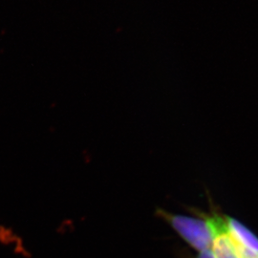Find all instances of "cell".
I'll use <instances>...</instances> for the list:
<instances>
[{
    "mask_svg": "<svg viewBox=\"0 0 258 258\" xmlns=\"http://www.w3.org/2000/svg\"><path fill=\"white\" fill-rule=\"evenodd\" d=\"M158 214L164 218L190 247L197 249L199 252L212 248L213 234L208 217L204 219L189 217L168 213L165 211H159Z\"/></svg>",
    "mask_w": 258,
    "mask_h": 258,
    "instance_id": "cell-1",
    "label": "cell"
},
{
    "mask_svg": "<svg viewBox=\"0 0 258 258\" xmlns=\"http://www.w3.org/2000/svg\"><path fill=\"white\" fill-rule=\"evenodd\" d=\"M208 219L213 234L211 250L214 258H240L237 248L229 234L226 217L214 214Z\"/></svg>",
    "mask_w": 258,
    "mask_h": 258,
    "instance_id": "cell-2",
    "label": "cell"
},
{
    "mask_svg": "<svg viewBox=\"0 0 258 258\" xmlns=\"http://www.w3.org/2000/svg\"><path fill=\"white\" fill-rule=\"evenodd\" d=\"M226 222L229 234L233 243L237 247L258 254L257 236L246 226L233 218L226 217Z\"/></svg>",
    "mask_w": 258,
    "mask_h": 258,
    "instance_id": "cell-3",
    "label": "cell"
},
{
    "mask_svg": "<svg viewBox=\"0 0 258 258\" xmlns=\"http://www.w3.org/2000/svg\"><path fill=\"white\" fill-rule=\"evenodd\" d=\"M236 248H237V250L239 252L240 258H258V254H255V253L249 251L247 249H242V248L237 247V246H236Z\"/></svg>",
    "mask_w": 258,
    "mask_h": 258,
    "instance_id": "cell-4",
    "label": "cell"
},
{
    "mask_svg": "<svg viewBox=\"0 0 258 258\" xmlns=\"http://www.w3.org/2000/svg\"><path fill=\"white\" fill-rule=\"evenodd\" d=\"M196 258H214L213 254H212V250L208 249V250H204V251H200L198 256Z\"/></svg>",
    "mask_w": 258,
    "mask_h": 258,
    "instance_id": "cell-5",
    "label": "cell"
}]
</instances>
